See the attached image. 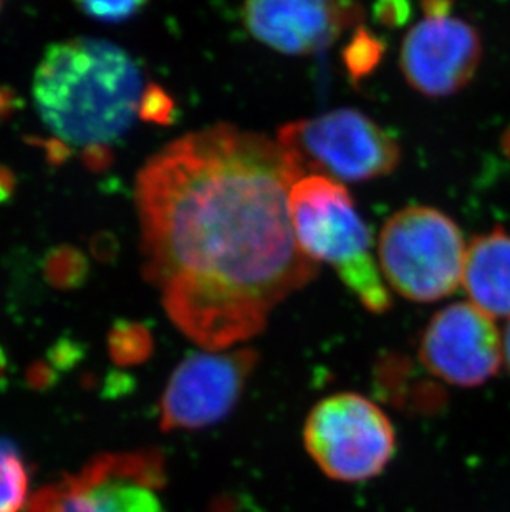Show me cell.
Instances as JSON below:
<instances>
[{"instance_id":"6da1fadb","label":"cell","mask_w":510,"mask_h":512,"mask_svg":"<svg viewBox=\"0 0 510 512\" xmlns=\"http://www.w3.org/2000/svg\"><path fill=\"white\" fill-rule=\"evenodd\" d=\"M300 178L279 141L227 123L181 136L141 168L143 272L189 339L207 350L251 339L317 276L290 221Z\"/></svg>"},{"instance_id":"7a4b0ae2","label":"cell","mask_w":510,"mask_h":512,"mask_svg":"<svg viewBox=\"0 0 510 512\" xmlns=\"http://www.w3.org/2000/svg\"><path fill=\"white\" fill-rule=\"evenodd\" d=\"M32 93L44 125L58 138L75 145L110 143L133 125L143 78L126 50L80 37L47 47Z\"/></svg>"},{"instance_id":"3957f363","label":"cell","mask_w":510,"mask_h":512,"mask_svg":"<svg viewBox=\"0 0 510 512\" xmlns=\"http://www.w3.org/2000/svg\"><path fill=\"white\" fill-rule=\"evenodd\" d=\"M289 209L295 239L310 259L330 264L370 312L390 309V292L371 256L370 231L343 184L308 174L290 189Z\"/></svg>"},{"instance_id":"277c9868","label":"cell","mask_w":510,"mask_h":512,"mask_svg":"<svg viewBox=\"0 0 510 512\" xmlns=\"http://www.w3.org/2000/svg\"><path fill=\"white\" fill-rule=\"evenodd\" d=\"M378 254L391 289L408 300L428 304L458 289L467 252L453 219L429 206H408L386 221Z\"/></svg>"},{"instance_id":"5b68a950","label":"cell","mask_w":510,"mask_h":512,"mask_svg":"<svg viewBox=\"0 0 510 512\" xmlns=\"http://www.w3.org/2000/svg\"><path fill=\"white\" fill-rule=\"evenodd\" d=\"M277 141L297 161L302 174L312 171L343 181H370L393 173L401 161L395 136L353 108L290 121Z\"/></svg>"},{"instance_id":"8992f818","label":"cell","mask_w":510,"mask_h":512,"mask_svg":"<svg viewBox=\"0 0 510 512\" xmlns=\"http://www.w3.org/2000/svg\"><path fill=\"white\" fill-rule=\"evenodd\" d=\"M304 441L323 473L347 483L375 478L396 451L390 418L357 393H338L320 401L308 415Z\"/></svg>"},{"instance_id":"52a82bcc","label":"cell","mask_w":510,"mask_h":512,"mask_svg":"<svg viewBox=\"0 0 510 512\" xmlns=\"http://www.w3.org/2000/svg\"><path fill=\"white\" fill-rule=\"evenodd\" d=\"M164 484L156 451L105 453L34 494L29 512H164L154 489Z\"/></svg>"},{"instance_id":"ba28073f","label":"cell","mask_w":510,"mask_h":512,"mask_svg":"<svg viewBox=\"0 0 510 512\" xmlns=\"http://www.w3.org/2000/svg\"><path fill=\"white\" fill-rule=\"evenodd\" d=\"M255 363L257 353L249 348L188 355L161 398V428L199 430L224 420L241 400Z\"/></svg>"},{"instance_id":"9c48e42d","label":"cell","mask_w":510,"mask_h":512,"mask_svg":"<svg viewBox=\"0 0 510 512\" xmlns=\"http://www.w3.org/2000/svg\"><path fill=\"white\" fill-rule=\"evenodd\" d=\"M481 58V35L451 9L424 12V19L406 34L400 65L409 87L443 98L469 85Z\"/></svg>"},{"instance_id":"30bf717a","label":"cell","mask_w":510,"mask_h":512,"mask_svg":"<svg viewBox=\"0 0 510 512\" xmlns=\"http://www.w3.org/2000/svg\"><path fill=\"white\" fill-rule=\"evenodd\" d=\"M421 362L434 377L459 387H476L501 367V335L489 315L474 304L448 305L424 330Z\"/></svg>"},{"instance_id":"8fae6325","label":"cell","mask_w":510,"mask_h":512,"mask_svg":"<svg viewBox=\"0 0 510 512\" xmlns=\"http://www.w3.org/2000/svg\"><path fill=\"white\" fill-rule=\"evenodd\" d=\"M242 19L254 39L280 54L310 55L360 24L353 0H246Z\"/></svg>"},{"instance_id":"7c38bea8","label":"cell","mask_w":510,"mask_h":512,"mask_svg":"<svg viewBox=\"0 0 510 512\" xmlns=\"http://www.w3.org/2000/svg\"><path fill=\"white\" fill-rule=\"evenodd\" d=\"M462 284L472 304L489 317H510V234L492 229L469 246Z\"/></svg>"},{"instance_id":"4fadbf2b","label":"cell","mask_w":510,"mask_h":512,"mask_svg":"<svg viewBox=\"0 0 510 512\" xmlns=\"http://www.w3.org/2000/svg\"><path fill=\"white\" fill-rule=\"evenodd\" d=\"M90 261L78 247L60 244L47 251L42 261V274L55 290H78L90 277Z\"/></svg>"},{"instance_id":"5bb4252c","label":"cell","mask_w":510,"mask_h":512,"mask_svg":"<svg viewBox=\"0 0 510 512\" xmlns=\"http://www.w3.org/2000/svg\"><path fill=\"white\" fill-rule=\"evenodd\" d=\"M29 493V469L19 448L0 438V512H20Z\"/></svg>"},{"instance_id":"9a60e30c","label":"cell","mask_w":510,"mask_h":512,"mask_svg":"<svg viewBox=\"0 0 510 512\" xmlns=\"http://www.w3.org/2000/svg\"><path fill=\"white\" fill-rule=\"evenodd\" d=\"M108 353L121 367L145 362L153 352V337L146 325L130 320H116L108 334Z\"/></svg>"},{"instance_id":"2e32d148","label":"cell","mask_w":510,"mask_h":512,"mask_svg":"<svg viewBox=\"0 0 510 512\" xmlns=\"http://www.w3.org/2000/svg\"><path fill=\"white\" fill-rule=\"evenodd\" d=\"M385 54V45L380 39H376L370 30L360 29L353 34L352 42L343 50V63L353 80H360L370 75L381 57Z\"/></svg>"},{"instance_id":"e0dca14e","label":"cell","mask_w":510,"mask_h":512,"mask_svg":"<svg viewBox=\"0 0 510 512\" xmlns=\"http://www.w3.org/2000/svg\"><path fill=\"white\" fill-rule=\"evenodd\" d=\"M83 14L92 19L118 24L140 14L150 0H73Z\"/></svg>"},{"instance_id":"ac0fdd59","label":"cell","mask_w":510,"mask_h":512,"mask_svg":"<svg viewBox=\"0 0 510 512\" xmlns=\"http://www.w3.org/2000/svg\"><path fill=\"white\" fill-rule=\"evenodd\" d=\"M138 115L146 123L168 126L176 120V103L164 88L151 83L141 95Z\"/></svg>"},{"instance_id":"d6986e66","label":"cell","mask_w":510,"mask_h":512,"mask_svg":"<svg viewBox=\"0 0 510 512\" xmlns=\"http://www.w3.org/2000/svg\"><path fill=\"white\" fill-rule=\"evenodd\" d=\"M83 358H85V345L72 337H62L53 343L47 362L60 373L77 367Z\"/></svg>"},{"instance_id":"ffe728a7","label":"cell","mask_w":510,"mask_h":512,"mask_svg":"<svg viewBox=\"0 0 510 512\" xmlns=\"http://www.w3.org/2000/svg\"><path fill=\"white\" fill-rule=\"evenodd\" d=\"M80 161L90 173H105L115 165V151L108 143H92L83 148Z\"/></svg>"},{"instance_id":"44dd1931","label":"cell","mask_w":510,"mask_h":512,"mask_svg":"<svg viewBox=\"0 0 510 512\" xmlns=\"http://www.w3.org/2000/svg\"><path fill=\"white\" fill-rule=\"evenodd\" d=\"M27 141H29L30 145L37 146V148L44 151L45 160H47L50 166L65 165L73 156L72 148H70L67 141L62 140V138H49V140H44V138L32 136V138H27Z\"/></svg>"},{"instance_id":"7402d4cb","label":"cell","mask_w":510,"mask_h":512,"mask_svg":"<svg viewBox=\"0 0 510 512\" xmlns=\"http://www.w3.org/2000/svg\"><path fill=\"white\" fill-rule=\"evenodd\" d=\"M409 12L408 0H378L375 5L376 19L388 27L405 24Z\"/></svg>"},{"instance_id":"603a6c76","label":"cell","mask_w":510,"mask_h":512,"mask_svg":"<svg viewBox=\"0 0 510 512\" xmlns=\"http://www.w3.org/2000/svg\"><path fill=\"white\" fill-rule=\"evenodd\" d=\"M58 375H60V373H58L49 362L37 360V362L30 365L29 370L25 373V382H27V385H29L32 390L47 392V390L57 385Z\"/></svg>"},{"instance_id":"cb8c5ba5","label":"cell","mask_w":510,"mask_h":512,"mask_svg":"<svg viewBox=\"0 0 510 512\" xmlns=\"http://www.w3.org/2000/svg\"><path fill=\"white\" fill-rule=\"evenodd\" d=\"M90 251L98 262L111 264V262L116 261V257L120 254V242L116 239L115 234H111V232H98L92 237Z\"/></svg>"},{"instance_id":"d4e9b609","label":"cell","mask_w":510,"mask_h":512,"mask_svg":"<svg viewBox=\"0 0 510 512\" xmlns=\"http://www.w3.org/2000/svg\"><path fill=\"white\" fill-rule=\"evenodd\" d=\"M17 189V176L9 166L0 165V204L9 203Z\"/></svg>"},{"instance_id":"484cf974","label":"cell","mask_w":510,"mask_h":512,"mask_svg":"<svg viewBox=\"0 0 510 512\" xmlns=\"http://www.w3.org/2000/svg\"><path fill=\"white\" fill-rule=\"evenodd\" d=\"M19 108V97L10 87H0V123L10 120Z\"/></svg>"},{"instance_id":"4316f807","label":"cell","mask_w":510,"mask_h":512,"mask_svg":"<svg viewBox=\"0 0 510 512\" xmlns=\"http://www.w3.org/2000/svg\"><path fill=\"white\" fill-rule=\"evenodd\" d=\"M128 385H131V383L128 382V377H126V375H123V373H113V375L108 377V380H106L105 383L106 395H108V397L123 395V393L126 392V387H128Z\"/></svg>"},{"instance_id":"83f0119b","label":"cell","mask_w":510,"mask_h":512,"mask_svg":"<svg viewBox=\"0 0 510 512\" xmlns=\"http://www.w3.org/2000/svg\"><path fill=\"white\" fill-rule=\"evenodd\" d=\"M7 373H9V358L5 355L4 347L0 345V387L4 385Z\"/></svg>"},{"instance_id":"f1b7e54d","label":"cell","mask_w":510,"mask_h":512,"mask_svg":"<svg viewBox=\"0 0 510 512\" xmlns=\"http://www.w3.org/2000/svg\"><path fill=\"white\" fill-rule=\"evenodd\" d=\"M502 348H504V357H506L507 365H509L510 370V324L507 325L506 334H504V343H502Z\"/></svg>"},{"instance_id":"f546056e","label":"cell","mask_w":510,"mask_h":512,"mask_svg":"<svg viewBox=\"0 0 510 512\" xmlns=\"http://www.w3.org/2000/svg\"><path fill=\"white\" fill-rule=\"evenodd\" d=\"M502 146H504V151H506L507 156L510 158V128L507 130L506 135L502 138Z\"/></svg>"},{"instance_id":"4dcf8cb0","label":"cell","mask_w":510,"mask_h":512,"mask_svg":"<svg viewBox=\"0 0 510 512\" xmlns=\"http://www.w3.org/2000/svg\"><path fill=\"white\" fill-rule=\"evenodd\" d=\"M2 4H4V0H0V9H2Z\"/></svg>"}]
</instances>
